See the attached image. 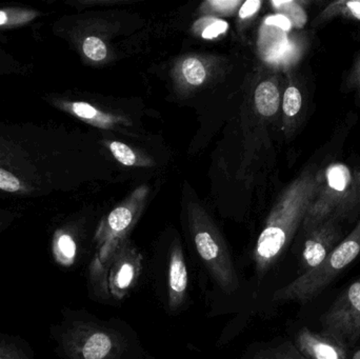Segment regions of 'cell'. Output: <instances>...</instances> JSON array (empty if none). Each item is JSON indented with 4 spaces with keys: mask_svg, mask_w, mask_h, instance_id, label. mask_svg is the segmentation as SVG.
<instances>
[{
    "mask_svg": "<svg viewBox=\"0 0 360 359\" xmlns=\"http://www.w3.org/2000/svg\"><path fill=\"white\" fill-rule=\"evenodd\" d=\"M82 48L84 56L90 60L101 61L107 57V46L97 36H88L84 38Z\"/></svg>",
    "mask_w": 360,
    "mask_h": 359,
    "instance_id": "obj_22",
    "label": "cell"
},
{
    "mask_svg": "<svg viewBox=\"0 0 360 359\" xmlns=\"http://www.w3.org/2000/svg\"><path fill=\"white\" fill-rule=\"evenodd\" d=\"M342 242L340 221L331 217L308 232L302 259V274L319 267Z\"/></svg>",
    "mask_w": 360,
    "mask_h": 359,
    "instance_id": "obj_9",
    "label": "cell"
},
{
    "mask_svg": "<svg viewBox=\"0 0 360 359\" xmlns=\"http://www.w3.org/2000/svg\"><path fill=\"white\" fill-rule=\"evenodd\" d=\"M0 359H33L23 345L8 337H0Z\"/></svg>",
    "mask_w": 360,
    "mask_h": 359,
    "instance_id": "obj_21",
    "label": "cell"
},
{
    "mask_svg": "<svg viewBox=\"0 0 360 359\" xmlns=\"http://www.w3.org/2000/svg\"><path fill=\"white\" fill-rule=\"evenodd\" d=\"M58 344L67 359H118L124 345L116 331L84 320L60 329Z\"/></svg>",
    "mask_w": 360,
    "mask_h": 359,
    "instance_id": "obj_4",
    "label": "cell"
},
{
    "mask_svg": "<svg viewBox=\"0 0 360 359\" xmlns=\"http://www.w3.org/2000/svg\"><path fill=\"white\" fill-rule=\"evenodd\" d=\"M188 268L184 261L181 246L173 247L169 259L168 268V305L171 311H176L186 299L188 293Z\"/></svg>",
    "mask_w": 360,
    "mask_h": 359,
    "instance_id": "obj_11",
    "label": "cell"
},
{
    "mask_svg": "<svg viewBox=\"0 0 360 359\" xmlns=\"http://www.w3.org/2000/svg\"><path fill=\"white\" fill-rule=\"evenodd\" d=\"M181 71L184 79L192 86H200L207 77L205 65L194 57H190L182 63Z\"/></svg>",
    "mask_w": 360,
    "mask_h": 359,
    "instance_id": "obj_19",
    "label": "cell"
},
{
    "mask_svg": "<svg viewBox=\"0 0 360 359\" xmlns=\"http://www.w3.org/2000/svg\"><path fill=\"white\" fill-rule=\"evenodd\" d=\"M213 6H217L218 8H221V10H230V8H233V6L238 4V1H232V0H222V1H213L212 2Z\"/></svg>",
    "mask_w": 360,
    "mask_h": 359,
    "instance_id": "obj_29",
    "label": "cell"
},
{
    "mask_svg": "<svg viewBox=\"0 0 360 359\" xmlns=\"http://www.w3.org/2000/svg\"><path fill=\"white\" fill-rule=\"evenodd\" d=\"M110 149H111L112 154L114 157L124 166H134L136 162L137 158L132 149L124 145V143H120V141H113L110 143Z\"/></svg>",
    "mask_w": 360,
    "mask_h": 359,
    "instance_id": "obj_23",
    "label": "cell"
},
{
    "mask_svg": "<svg viewBox=\"0 0 360 359\" xmlns=\"http://www.w3.org/2000/svg\"><path fill=\"white\" fill-rule=\"evenodd\" d=\"M321 332L345 348L360 337V280L352 282L321 320Z\"/></svg>",
    "mask_w": 360,
    "mask_h": 359,
    "instance_id": "obj_7",
    "label": "cell"
},
{
    "mask_svg": "<svg viewBox=\"0 0 360 359\" xmlns=\"http://www.w3.org/2000/svg\"><path fill=\"white\" fill-rule=\"evenodd\" d=\"M273 6L281 11V15L289 19L292 25L296 27H302L307 22V13L302 8V2L292 1V0H285V1H272Z\"/></svg>",
    "mask_w": 360,
    "mask_h": 359,
    "instance_id": "obj_16",
    "label": "cell"
},
{
    "mask_svg": "<svg viewBox=\"0 0 360 359\" xmlns=\"http://www.w3.org/2000/svg\"><path fill=\"white\" fill-rule=\"evenodd\" d=\"M46 124L0 122V193L46 197L57 185L58 150Z\"/></svg>",
    "mask_w": 360,
    "mask_h": 359,
    "instance_id": "obj_1",
    "label": "cell"
},
{
    "mask_svg": "<svg viewBox=\"0 0 360 359\" xmlns=\"http://www.w3.org/2000/svg\"><path fill=\"white\" fill-rule=\"evenodd\" d=\"M295 347L307 359H347V348L323 333L302 328L296 335Z\"/></svg>",
    "mask_w": 360,
    "mask_h": 359,
    "instance_id": "obj_10",
    "label": "cell"
},
{
    "mask_svg": "<svg viewBox=\"0 0 360 359\" xmlns=\"http://www.w3.org/2000/svg\"><path fill=\"white\" fill-rule=\"evenodd\" d=\"M141 270L143 256L141 253L129 242H124L108 265L105 274L108 296L116 301L124 299L139 282Z\"/></svg>",
    "mask_w": 360,
    "mask_h": 359,
    "instance_id": "obj_8",
    "label": "cell"
},
{
    "mask_svg": "<svg viewBox=\"0 0 360 359\" xmlns=\"http://www.w3.org/2000/svg\"><path fill=\"white\" fill-rule=\"evenodd\" d=\"M348 84L350 88L356 91L360 97V56L355 63L350 75H349Z\"/></svg>",
    "mask_w": 360,
    "mask_h": 359,
    "instance_id": "obj_28",
    "label": "cell"
},
{
    "mask_svg": "<svg viewBox=\"0 0 360 359\" xmlns=\"http://www.w3.org/2000/svg\"><path fill=\"white\" fill-rule=\"evenodd\" d=\"M321 173L323 169L307 168L285 190L273 209L254 250L258 275H264L272 268L304 223L319 192Z\"/></svg>",
    "mask_w": 360,
    "mask_h": 359,
    "instance_id": "obj_2",
    "label": "cell"
},
{
    "mask_svg": "<svg viewBox=\"0 0 360 359\" xmlns=\"http://www.w3.org/2000/svg\"><path fill=\"white\" fill-rule=\"evenodd\" d=\"M360 211V169L353 174L352 183H351L350 191L342 204L340 212L336 214L334 218L338 221L349 218L353 215L357 214Z\"/></svg>",
    "mask_w": 360,
    "mask_h": 359,
    "instance_id": "obj_15",
    "label": "cell"
},
{
    "mask_svg": "<svg viewBox=\"0 0 360 359\" xmlns=\"http://www.w3.org/2000/svg\"><path fill=\"white\" fill-rule=\"evenodd\" d=\"M20 69H22L20 65L0 48V77L17 73Z\"/></svg>",
    "mask_w": 360,
    "mask_h": 359,
    "instance_id": "obj_24",
    "label": "cell"
},
{
    "mask_svg": "<svg viewBox=\"0 0 360 359\" xmlns=\"http://www.w3.org/2000/svg\"><path fill=\"white\" fill-rule=\"evenodd\" d=\"M41 15L40 11L23 6H8L0 8V29L23 27L37 19Z\"/></svg>",
    "mask_w": 360,
    "mask_h": 359,
    "instance_id": "obj_14",
    "label": "cell"
},
{
    "mask_svg": "<svg viewBox=\"0 0 360 359\" xmlns=\"http://www.w3.org/2000/svg\"><path fill=\"white\" fill-rule=\"evenodd\" d=\"M254 98L256 110L264 117H272L281 107V93L272 80L262 82L256 89Z\"/></svg>",
    "mask_w": 360,
    "mask_h": 359,
    "instance_id": "obj_13",
    "label": "cell"
},
{
    "mask_svg": "<svg viewBox=\"0 0 360 359\" xmlns=\"http://www.w3.org/2000/svg\"><path fill=\"white\" fill-rule=\"evenodd\" d=\"M11 219H12V216H11L8 213H6V214H4V213L1 214V213H0V231L8 225Z\"/></svg>",
    "mask_w": 360,
    "mask_h": 359,
    "instance_id": "obj_30",
    "label": "cell"
},
{
    "mask_svg": "<svg viewBox=\"0 0 360 359\" xmlns=\"http://www.w3.org/2000/svg\"><path fill=\"white\" fill-rule=\"evenodd\" d=\"M55 251L61 263L70 265L76 256V244L69 234H59L55 240Z\"/></svg>",
    "mask_w": 360,
    "mask_h": 359,
    "instance_id": "obj_20",
    "label": "cell"
},
{
    "mask_svg": "<svg viewBox=\"0 0 360 359\" xmlns=\"http://www.w3.org/2000/svg\"><path fill=\"white\" fill-rule=\"evenodd\" d=\"M352 178L350 168L340 162H334L323 169L319 192L302 223L307 233L336 216L350 191Z\"/></svg>",
    "mask_w": 360,
    "mask_h": 359,
    "instance_id": "obj_6",
    "label": "cell"
},
{
    "mask_svg": "<svg viewBox=\"0 0 360 359\" xmlns=\"http://www.w3.org/2000/svg\"><path fill=\"white\" fill-rule=\"evenodd\" d=\"M360 255V219L354 229L328 255L321 265L275 292L277 303H307L319 296Z\"/></svg>",
    "mask_w": 360,
    "mask_h": 359,
    "instance_id": "obj_3",
    "label": "cell"
},
{
    "mask_svg": "<svg viewBox=\"0 0 360 359\" xmlns=\"http://www.w3.org/2000/svg\"><path fill=\"white\" fill-rule=\"evenodd\" d=\"M192 235L195 248L217 286L226 294L236 292L239 280L234 263L221 236L205 215H193Z\"/></svg>",
    "mask_w": 360,
    "mask_h": 359,
    "instance_id": "obj_5",
    "label": "cell"
},
{
    "mask_svg": "<svg viewBox=\"0 0 360 359\" xmlns=\"http://www.w3.org/2000/svg\"><path fill=\"white\" fill-rule=\"evenodd\" d=\"M229 25L224 20H214L207 27L202 30V37L205 39H213L218 37L220 34H224L228 30Z\"/></svg>",
    "mask_w": 360,
    "mask_h": 359,
    "instance_id": "obj_25",
    "label": "cell"
},
{
    "mask_svg": "<svg viewBox=\"0 0 360 359\" xmlns=\"http://www.w3.org/2000/svg\"><path fill=\"white\" fill-rule=\"evenodd\" d=\"M254 359H307L298 351L295 345L289 341L281 344L274 348L260 350L254 356Z\"/></svg>",
    "mask_w": 360,
    "mask_h": 359,
    "instance_id": "obj_18",
    "label": "cell"
},
{
    "mask_svg": "<svg viewBox=\"0 0 360 359\" xmlns=\"http://www.w3.org/2000/svg\"><path fill=\"white\" fill-rule=\"evenodd\" d=\"M266 25H274V27H281L285 31H290L292 27V23L290 22L289 19L285 18L283 15L277 14L273 16H269L266 19Z\"/></svg>",
    "mask_w": 360,
    "mask_h": 359,
    "instance_id": "obj_27",
    "label": "cell"
},
{
    "mask_svg": "<svg viewBox=\"0 0 360 359\" xmlns=\"http://www.w3.org/2000/svg\"><path fill=\"white\" fill-rule=\"evenodd\" d=\"M260 6H262V1L259 0H248L241 6L240 11H239V17L248 18V17L252 16L259 10Z\"/></svg>",
    "mask_w": 360,
    "mask_h": 359,
    "instance_id": "obj_26",
    "label": "cell"
},
{
    "mask_svg": "<svg viewBox=\"0 0 360 359\" xmlns=\"http://www.w3.org/2000/svg\"><path fill=\"white\" fill-rule=\"evenodd\" d=\"M342 18L348 20H360V0H336L328 4L315 18V27Z\"/></svg>",
    "mask_w": 360,
    "mask_h": 359,
    "instance_id": "obj_12",
    "label": "cell"
},
{
    "mask_svg": "<svg viewBox=\"0 0 360 359\" xmlns=\"http://www.w3.org/2000/svg\"><path fill=\"white\" fill-rule=\"evenodd\" d=\"M353 359H360V350L359 352L355 353L354 358H353Z\"/></svg>",
    "mask_w": 360,
    "mask_h": 359,
    "instance_id": "obj_31",
    "label": "cell"
},
{
    "mask_svg": "<svg viewBox=\"0 0 360 359\" xmlns=\"http://www.w3.org/2000/svg\"><path fill=\"white\" fill-rule=\"evenodd\" d=\"M302 107V94L295 84H290L285 89L283 99V111L285 118L295 119L300 115Z\"/></svg>",
    "mask_w": 360,
    "mask_h": 359,
    "instance_id": "obj_17",
    "label": "cell"
}]
</instances>
